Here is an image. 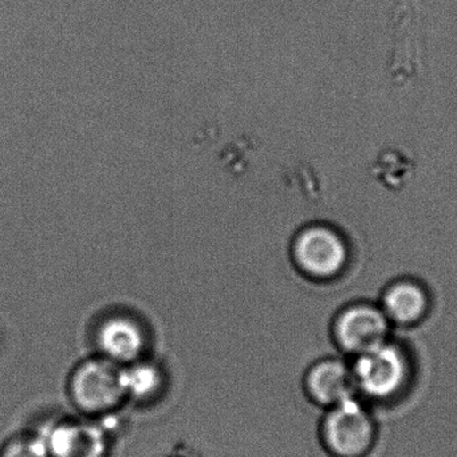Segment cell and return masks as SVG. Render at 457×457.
Instances as JSON below:
<instances>
[{
    "label": "cell",
    "mask_w": 457,
    "mask_h": 457,
    "mask_svg": "<svg viewBox=\"0 0 457 457\" xmlns=\"http://www.w3.org/2000/svg\"><path fill=\"white\" fill-rule=\"evenodd\" d=\"M352 366L355 392L377 403L401 397L413 377L411 355L395 342L385 341L354 357Z\"/></svg>",
    "instance_id": "1"
},
{
    "label": "cell",
    "mask_w": 457,
    "mask_h": 457,
    "mask_svg": "<svg viewBox=\"0 0 457 457\" xmlns=\"http://www.w3.org/2000/svg\"><path fill=\"white\" fill-rule=\"evenodd\" d=\"M291 258L304 277L328 282L346 271L350 248L338 229L328 224H310L294 237Z\"/></svg>",
    "instance_id": "2"
},
{
    "label": "cell",
    "mask_w": 457,
    "mask_h": 457,
    "mask_svg": "<svg viewBox=\"0 0 457 457\" xmlns=\"http://www.w3.org/2000/svg\"><path fill=\"white\" fill-rule=\"evenodd\" d=\"M320 435L331 456L365 457L376 441V422L366 406L353 395L328 408Z\"/></svg>",
    "instance_id": "3"
},
{
    "label": "cell",
    "mask_w": 457,
    "mask_h": 457,
    "mask_svg": "<svg viewBox=\"0 0 457 457\" xmlns=\"http://www.w3.org/2000/svg\"><path fill=\"white\" fill-rule=\"evenodd\" d=\"M69 393L84 413H108L127 397L122 368L104 357L84 361L71 373Z\"/></svg>",
    "instance_id": "4"
},
{
    "label": "cell",
    "mask_w": 457,
    "mask_h": 457,
    "mask_svg": "<svg viewBox=\"0 0 457 457\" xmlns=\"http://www.w3.org/2000/svg\"><path fill=\"white\" fill-rule=\"evenodd\" d=\"M390 325L381 307L370 303L350 304L334 320V341L342 352L357 357L387 341Z\"/></svg>",
    "instance_id": "5"
},
{
    "label": "cell",
    "mask_w": 457,
    "mask_h": 457,
    "mask_svg": "<svg viewBox=\"0 0 457 457\" xmlns=\"http://www.w3.org/2000/svg\"><path fill=\"white\" fill-rule=\"evenodd\" d=\"M103 357L117 365H130L143 358L148 345L145 328L129 315L116 314L103 320L97 330Z\"/></svg>",
    "instance_id": "6"
},
{
    "label": "cell",
    "mask_w": 457,
    "mask_h": 457,
    "mask_svg": "<svg viewBox=\"0 0 457 457\" xmlns=\"http://www.w3.org/2000/svg\"><path fill=\"white\" fill-rule=\"evenodd\" d=\"M304 387L315 403L331 408L354 395L352 366L337 358L318 361L307 371Z\"/></svg>",
    "instance_id": "7"
},
{
    "label": "cell",
    "mask_w": 457,
    "mask_h": 457,
    "mask_svg": "<svg viewBox=\"0 0 457 457\" xmlns=\"http://www.w3.org/2000/svg\"><path fill=\"white\" fill-rule=\"evenodd\" d=\"M45 444L50 457H105L108 451L103 430L92 422H61Z\"/></svg>",
    "instance_id": "8"
},
{
    "label": "cell",
    "mask_w": 457,
    "mask_h": 457,
    "mask_svg": "<svg viewBox=\"0 0 457 457\" xmlns=\"http://www.w3.org/2000/svg\"><path fill=\"white\" fill-rule=\"evenodd\" d=\"M429 307V294L421 283L413 279L395 280L382 295V312L390 323L403 328L421 322Z\"/></svg>",
    "instance_id": "9"
},
{
    "label": "cell",
    "mask_w": 457,
    "mask_h": 457,
    "mask_svg": "<svg viewBox=\"0 0 457 457\" xmlns=\"http://www.w3.org/2000/svg\"><path fill=\"white\" fill-rule=\"evenodd\" d=\"M125 392L127 397L136 400H148L159 392L162 385V376L156 366L137 361L122 369Z\"/></svg>",
    "instance_id": "10"
},
{
    "label": "cell",
    "mask_w": 457,
    "mask_h": 457,
    "mask_svg": "<svg viewBox=\"0 0 457 457\" xmlns=\"http://www.w3.org/2000/svg\"><path fill=\"white\" fill-rule=\"evenodd\" d=\"M0 457H50V454L45 440L23 436L9 441L0 452Z\"/></svg>",
    "instance_id": "11"
}]
</instances>
